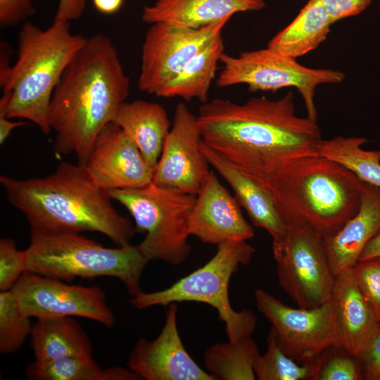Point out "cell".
Wrapping results in <instances>:
<instances>
[{"mask_svg":"<svg viewBox=\"0 0 380 380\" xmlns=\"http://www.w3.org/2000/svg\"><path fill=\"white\" fill-rule=\"evenodd\" d=\"M362 183L343 165L318 154L291 160L260 184L284 221L305 222L327 239L358 212Z\"/></svg>","mask_w":380,"mask_h":380,"instance_id":"5","label":"cell"},{"mask_svg":"<svg viewBox=\"0 0 380 380\" xmlns=\"http://www.w3.org/2000/svg\"><path fill=\"white\" fill-rule=\"evenodd\" d=\"M379 232L380 188L363 182L358 212L336 234L324 239L334 274L354 267L366 245Z\"/></svg>","mask_w":380,"mask_h":380,"instance_id":"19","label":"cell"},{"mask_svg":"<svg viewBox=\"0 0 380 380\" xmlns=\"http://www.w3.org/2000/svg\"><path fill=\"white\" fill-rule=\"evenodd\" d=\"M353 268L360 290L380 321V257L360 260Z\"/></svg>","mask_w":380,"mask_h":380,"instance_id":"32","label":"cell"},{"mask_svg":"<svg viewBox=\"0 0 380 380\" xmlns=\"http://www.w3.org/2000/svg\"><path fill=\"white\" fill-rule=\"evenodd\" d=\"M34 0H0V25L11 27L34 15Z\"/></svg>","mask_w":380,"mask_h":380,"instance_id":"34","label":"cell"},{"mask_svg":"<svg viewBox=\"0 0 380 380\" xmlns=\"http://www.w3.org/2000/svg\"><path fill=\"white\" fill-rule=\"evenodd\" d=\"M258 310L271 322L284 353L303 364L341 347L330 299L313 308H291L262 289L255 292Z\"/></svg>","mask_w":380,"mask_h":380,"instance_id":"13","label":"cell"},{"mask_svg":"<svg viewBox=\"0 0 380 380\" xmlns=\"http://www.w3.org/2000/svg\"><path fill=\"white\" fill-rule=\"evenodd\" d=\"M260 355L251 336L215 343L203 355L205 366L215 379L254 380V363Z\"/></svg>","mask_w":380,"mask_h":380,"instance_id":"27","label":"cell"},{"mask_svg":"<svg viewBox=\"0 0 380 380\" xmlns=\"http://www.w3.org/2000/svg\"><path fill=\"white\" fill-rule=\"evenodd\" d=\"M330 301L340 346L359 359L375 337L380 321L360 290L353 267L336 275Z\"/></svg>","mask_w":380,"mask_h":380,"instance_id":"18","label":"cell"},{"mask_svg":"<svg viewBox=\"0 0 380 380\" xmlns=\"http://www.w3.org/2000/svg\"><path fill=\"white\" fill-rule=\"evenodd\" d=\"M31 380H137L141 378L130 369L121 367L101 368L92 354L62 357L47 362L34 361L25 369Z\"/></svg>","mask_w":380,"mask_h":380,"instance_id":"26","label":"cell"},{"mask_svg":"<svg viewBox=\"0 0 380 380\" xmlns=\"http://www.w3.org/2000/svg\"><path fill=\"white\" fill-rule=\"evenodd\" d=\"M20 313L27 317H80L110 327L115 316L98 286L68 284L26 271L12 289Z\"/></svg>","mask_w":380,"mask_h":380,"instance_id":"12","label":"cell"},{"mask_svg":"<svg viewBox=\"0 0 380 380\" xmlns=\"http://www.w3.org/2000/svg\"><path fill=\"white\" fill-rule=\"evenodd\" d=\"M285 222V234L272 239L279 284L299 308L318 307L330 299L336 277L324 239L305 222Z\"/></svg>","mask_w":380,"mask_h":380,"instance_id":"9","label":"cell"},{"mask_svg":"<svg viewBox=\"0 0 380 380\" xmlns=\"http://www.w3.org/2000/svg\"><path fill=\"white\" fill-rule=\"evenodd\" d=\"M129 78L109 37L87 40L63 72L48 113L56 154H75L84 165L102 129L113 122L129 92Z\"/></svg>","mask_w":380,"mask_h":380,"instance_id":"2","label":"cell"},{"mask_svg":"<svg viewBox=\"0 0 380 380\" xmlns=\"http://www.w3.org/2000/svg\"><path fill=\"white\" fill-rule=\"evenodd\" d=\"M164 326L152 341L139 338L129 355L127 365L146 380H215L186 350L177 324V305H167Z\"/></svg>","mask_w":380,"mask_h":380,"instance_id":"16","label":"cell"},{"mask_svg":"<svg viewBox=\"0 0 380 380\" xmlns=\"http://www.w3.org/2000/svg\"><path fill=\"white\" fill-rule=\"evenodd\" d=\"M201 143L197 115L185 103H178L152 182L196 195L210 171Z\"/></svg>","mask_w":380,"mask_h":380,"instance_id":"14","label":"cell"},{"mask_svg":"<svg viewBox=\"0 0 380 380\" xmlns=\"http://www.w3.org/2000/svg\"><path fill=\"white\" fill-rule=\"evenodd\" d=\"M222 34L211 40L158 92L157 96L179 97L189 101H208V92L215 77L217 64L224 53Z\"/></svg>","mask_w":380,"mask_h":380,"instance_id":"25","label":"cell"},{"mask_svg":"<svg viewBox=\"0 0 380 380\" xmlns=\"http://www.w3.org/2000/svg\"><path fill=\"white\" fill-rule=\"evenodd\" d=\"M229 20L198 28L164 22L151 24L141 47L139 90L156 96L195 55L222 34Z\"/></svg>","mask_w":380,"mask_h":380,"instance_id":"11","label":"cell"},{"mask_svg":"<svg viewBox=\"0 0 380 380\" xmlns=\"http://www.w3.org/2000/svg\"><path fill=\"white\" fill-rule=\"evenodd\" d=\"M84 166L101 189H134L153 181L154 170L131 138L115 122L99 134Z\"/></svg>","mask_w":380,"mask_h":380,"instance_id":"15","label":"cell"},{"mask_svg":"<svg viewBox=\"0 0 380 380\" xmlns=\"http://www.w3.org/2000/svg\"><path fill=\"white\" fill-rule=\"evenodd\" d=\"M359 360L364 379L380 380V327L369 348Z\"/></svg>","mask_w":380,"mask_h":380,"instance_id":"36","label":"cell"},{"mask_svg":"<svg viewBox=\"0 0 380 380\" xmlns=\"http://www.w3.org/2000/svg\"><path fill=\"white\" fill-rule=\"evenodd\" d=\"M8 203L22 213L30 229L92 232L118 246L130 243L134 224L114 208L108 192L91 178L84 165L61 162L43 177L0 176Z\"/></svg>","mask_w":380,"mask_h":380,"instance_id":"3","label":"cell"},{"mask_svg":"<svg viewBox=\"0 0 380 380\" xmlns=\"http://www.w3.org/2000/svg\"><path fill=\"white\" fill-rule=\"evenodd\" d=\"M25 251L27 271L65 281L111 277L132 297L143 292L140 279L149 260L138 245L107 248L80 232L30 229Z\"/></svg>","mask_w":380,"mask_h":380,"instance_id":"6","label":"cell"},{"mask_svg":"<svg viewBox=\"0 0 380 380\" xmlns=\"http://www.w3.org/2000/svg\"><path fill=\"white\" fill-rule=\"evenodd\" d=\"M332 24L321 0H310L293 20L268 42L267 47L296 59L326 40Z\"/></svg>","mask_w":380,"mask_h":380,"instance_id":"24","label":"cell"},{"mask_svg":"<svg viewBox=\"0 0 380 380\" xmlns=\"http://www.w3.org/2000/svg\"><path fill=\"white\" fill-rule=\"evenodd\" d=\"M32 324L23 315L15 297L10 291L0 292V351L11 354L19 350L30 336Z\"/></svg>","mask_w":380,"mask_h":380,"instance_id":"30","label":"cell"},{"mask_svg":"<svg viewBox=\"0 0 380 380\" xmlns=\"http://www.w3.org/2000/svg\"><path fill=\"white\" fill-rule=\"evenodd\" d=\"M18 39L13 65L9 63L8 44L1 43L0 115L31 122L47 135L53 90L87 38L72 32L70 22L53 20L46 29L25 23Z\"/></svg>","mask_w":380,"mask_h":380,"instance_id":"4","label":"cell"},{"mask_svg":"<svg viewBox=\"0 0 380 380\" xmlns=\"http://www.w3.org/2000/svg\"><path fill=\"white\" fill-rule=\"evenodd\" d=\"M367 141L364 137L339 136L322 139L318 153L343 165L361 181L380 188V151L363 149Z\"/></svg>","mask_w":380,"mask_h":380,"instance_id":"28","label":"cell"},{"mask_svg":"<svg viewBox=\"0 0 380 380\" xmlns=\"http://www.w3.org/2000/svg\"><path fill=\"white\" fill-rule=\"evenodd\" d=\"M94 8L104 15H113L122 7L124 0H92Z\"/></svg>","mask_w":380,"mask_h":380,"instance_id":"38","label":"cell"},{"mask_svg":"<svg viewBox=\"0 0 380 380\" xmlns=\"http://www.w3.org/2000/svg\"><path fill=\"white\" fill-rule=\"evenodd\" d=\"M265 7L264 0H156L144 7L141 20L149 25L164 22L198 28Z\"/></svg>","mask_w":380,"mask_h":380,"instance_id":"21","label":"cell"},{"mask_svg":"<svg viewBox=\"0 0 380 380\" xmlns=\"http://www.w3.org/2000/svg\"><path fill=\"white\" fill-rule=\"evenodd\" d=\"M379 4H380V0H379Z\"/></svg>","mask_w":380,"mask_h":380,"instance_id":"41","label":"cell"},{"mask_svg":"<svg viewBox=\"0 0 380 380\" xmlns=\"http://www.w3.org/2000/svg\"><path fill=\"white\" fill-rule=\"evenodd\" d=\"M189 232L203 243L215 245L247 241L254 236L253 227L243 217L237 200L212 170L196 194Z\"/></svg>","mask_w":380,"mask_h":380,"instance_id":"17","label":"cell"},{"mask_svg":"<svg viewBox=\"0 0 380 380\" xmlns=\"http://www.w3.org/2000/svg\"><path fill=\"white\" fill-rule=\"evenodd\" d=\"M373 0H321L332 23L365 11Z\"/></svg>","mask_w":380,"mask_h":380,"instance_id":"35","label":"cell"},{"mask_svg":"<svg viewBox=\"0 0 380 380\" xmlns=\"http://www.w3.org/2000/svg\"><path fill=\"white\" fill-rule=\"evenodd\" d=\"M30 337V348L37 362L92 354L89 336L72 317L37 318L32 324Z\"/></svg>","mask_w":380,"mask_h":380,"instance_id":"23","label":"cell"},{"mask_svg":"<svg viewBox=\"0 0 380 380\" xmlns=\"http://www.w3.org/2000/svg\"><path fill=\"white\" fill-rule=\"evenodd\" d=\"M255 248L246 241H228L217 245L215 255L202 267L158 291L142 292L132 297L131 304L141 310L172 303L194 301L214 308L225 323L229 341L251 336L257 318L249 310L235 311L229 302V284L240 265L248 264Z\"/></svg>","mask_w":380,"mask_h":380,"instance_id":"7","label":"cell"},{"mask_svg":"<svg viewBox=\"0 0 380 380\" xmlns=\"http://www.w3.org/2000/svg\"><path fill=\"white\" fill-rule=\"evenodd\" d=\"M220 63L222 69L216 82L219 87L244 84L252 91H274L294 87L304 101L307 117L315 122L317 118L315 103L317 86L340 83L345 78V75L339 70L308 68L295 58L268 47L242 52L237 56L224 52Z\"/></svg>","mask_w":380,"mask_h":380,"instance_id":"10","label":"cell"},{"mask_svg":"<svg viewBox=\"0 0 380 380\" xmlns=\"http://www.w3.org/2000/svg\"><path fill=\"white\" fill-rule=\"evenodd\" d=\"M27 271L25 251L9 238L0 239V290L10 291Z\"/></svg>","mask_w":380,"mask_h":380,"instance_id":"31","label":"cell"},{"mask_svg":"<svg viewBox=\"0 0 380 380\" xmlns=\"http://www.w3.org/2000/svg\"><path fill=\"white\" fill-rule=\"evenodd\" d=\"M267 348L254 363V372L259 380H318L319 374L329 349L313 360L300 364L288 356L281 348L272 327L267 336Z\"/></svg>","mask_w":380,"mask_h":380,"instance_id":"29","label":"cell"},{"mask_svg":"<svg viewBox=\"0 0 380 380\" xmlns=\"http://www.w3.org/2000/svg\"><path fill=\"white\" fill-rule=\"evenodd\" d=\"M135 143L154 170L171 128L165 109L159 103L137 99L124 102L113 120Z\"/></svg>","mask_w":380,"mask_h":380,"instance_id":"22","label":"cell"},{"mask_svg":"<svg viewBox=\"0 0 380 380\" xmlns=\"http://www.w3.org/2000/svg\"><path fill=\"white\" fill-rule=\"evenodd\" d=\"M203 141L260 184L291 160L318 155L323 139L317 122L296 114L293 93L243 103L215 99L197 115Z\"/></svg>","mask_w":380,"mask_h":380,"instance_id":"1","label":"cell"},{"mask_svg":"<svg viewBox=\"0 0 380 380\" xmlns=\"http://www.w3.org/2000/svg\"><path fill=\"white\" fill-rule=\"evenodd\" d=\"M134 220L137 232L145 233L138 244L149 261L179 265L190 255L189 221L196 195L163 187L153 182L134 189L108 191Z\"/></svg>","mask_w":380,"mask_h":380,"instance_id":"8","label":"cell"},{"mask_svg":"<svg viewBox=\"0 0 380 380\" xmlns=\"http://www.w3.org/2000/svg\"><path fill=\"white\" fill-rule=\"evenodd\" d=\"M341 347H332L322 365L318 380H359L362 379V369L354 360L355 357L343 354ZM357 358V357H356Z\"/></svg>","mask_w":380,"mask_h":380,"instance_id":"33","label":"cell"},{"mask_svg":"<svg viewBox=\"0 0 380 380\" xmlns=\"http://www.w3.org/2000/svg\"><path fill=\"white\" fill-rule=\"evenodd\" d=\"M201 150L215 171L228 183L240 206L249 216L253 224L266 230L276 239L286 231V224L274 199L256 181L244 175L202 140Z\"/></svg>","mask_w":380,"mask_h":380,"instance_id":"20","label":"cell"},{"mask_svg":"<svg viewBox=\"0 0 380 380\" xmlns=\"http://www.w3.org/2000/svg\"><path fill=\"white\" fill-rule=\"evenodd\" d=\"M376 257H380V232L366 245L358 261Z\"/></svg>","mask_w":380,"mask_h":380,"instance_id":"40","label":"cell"},{"mask_svg":"<svg viewBox=\"0 0 380 380\" xmlns=\"http://www.w3.org/2000/svg\"><path fill=\"white\" fill-rule=\"evenodd\" d=\"M11 120L12 119L0 115V144L1 145L5 143L14 129L27 124L23 120L12 121Z\"/></svg>","mask_w":380,"mask_h":380,"instance_id":"39","label":"cell"},{"mask_svg":"<svg viewBox=\"0 0 380 380\" xmlns=\"http://www.w3.org/2000/svg\"><path fill=\"white\" fill-rule=\"evenodd\" d=\"M86 0H58L55 21L70 22L79 19L83 14Z\"/></svg>","mask_w":380,"mask_h":380,"instance_id":"37","label":"cell"}]
</instances>
